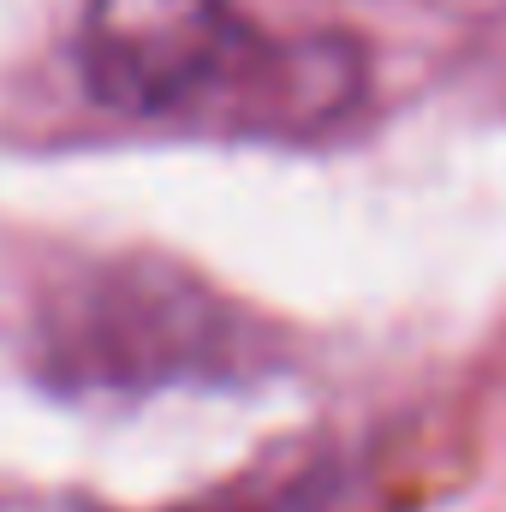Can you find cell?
<instances>
[{"label": "cell", "mask_w": 506, "mask_h": 512, "mask_svg": "<svg viewBox=\"0 0 506 512\" xmlns=\"http://www.w3.org/2000/svg\"><path fill=\"white\" fill-rule=\"evenodd\" d=\"M239 358H256L239 316L167 262L102 268L48 322V364L66 387L143 393L167 382H215L233 376Z\"/></svg>", "instance_id": "obj_2"}, {"label": "cell", "mask_w": 506, "mask_h": 512, "mask_svg": "<svg viewBox=\"0 0 506 512\" xmlns=\"http://www.w3.org/2000/svg\"><path fill=\"white\" fill-rule=\"evenodd\" d=\"M84 90L131 120L310 131L352 108L358 54L334 36H262L233 0H84Z\"/></svg>", "instance_id": "obj_1"}]
</instances>
